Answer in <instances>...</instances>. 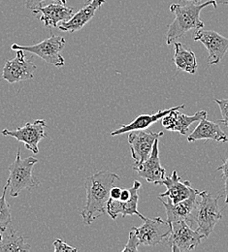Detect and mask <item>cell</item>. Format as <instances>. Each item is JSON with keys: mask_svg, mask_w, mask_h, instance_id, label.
Instances as JSON below:
<instances>
[{"mask_svg": "<svg viewBox=\"0 0 228 252\" xmlns=\"http://www.w3.org/2000/svg\"><path fill=\"white\" fill-rule=\"evenodd\" d=\"M118 180H120L119 175L110 171H101L86 178L87 203L81 213L86 225H91L97 219L107 214L110 191Z\"/></svg>", "mask_w": 228, "mask_h": 252, "instance_id": "1", "label": "cell"}, {"mask_svg": "<svg viewBox=\"0 0 228 252\" xmlns=\"http://www.w3.org/2000/svg\"><path fill=\"white\" fill-rule=\"evenodd\" d=\"M209 5H213L214 8L217 9L218 1L210 0L199 4L192 2L184 6L180 4H172L170 6V11L175 14V20L168 27L166 43L171 45L175 40L184 37L185 34L191 30L203 29L204 23L200 19V13Z\"/></svg>", "mask_w": 228, "mask_h": 252, "instance_id": "2", "label": "cell"}, {"mask_svg": "<svg viewBox=\"0 0 228 252\" xmlns=\"http://www.w3.org/2000/svg\"><path fill=\"white\" fill-rule=\"evenodd\" d=\"M38 161L37 158L33 157L23 159L21 158V149L18 150L16 160L8 167L10 175L6 185L10 189L11 197L16 198L24 189L32 191L40 185L39 181L33 175V167Z\"/></svg>", "mask_w": 228, "mask_h": 252, "instance_id": "3", "label": "cell"}, {"mask_svg": "<svg viewBox=\"0 0 228 252\" xmlns=\"http://www.w3.org/2000/svg\"><path fill=\"white\" fill-rule=\"evenodd\" d=\"M219 198H214L207 191H200L195 212L196 231L205 239L213 232L217 223L222 220L219 209Z\"/></svg>", "mask_w": 228, "mask_h": 252, "instance_id": "4", "label": "cell"}, {"mask_svg": "<svg viewBox=\"0 0 228 252\" xmlns=\"http://www.w3.org/2000/svg\"><path fill=\"white\" fill-rule=\"evenodd\" d=\"M65 47V39L59 35H51L48 39L33 45V46H21L18 44L12 45V50H22L24 52H30L35 56H38L44 62L54 65L57 68H61L65 65V59L62 55Z\"/></svg>", "mask_w": 228, "mask_h": 252, "instance_id": "5", "label": "cell"}, {"mask_svg": "<svg viewBox=\"0 0 228 252\" xmlns=\"http://www.w3.org/2000/svg\"><path fill=\"white\" fill-rule=\"evenodd\" d=\"M170 227L171 232L167 242L172 252H192L201 244L203 237L186 221L173 222Z\"/></svg>", "mask_w": 228, "mask_h": 252, "instance_id": "6", "label": "cell"}, {"mask_svg": "<svg viewBox=\"0 0 228 252\" xmlns=\"http://www.w3.org/2000/svg\"><path fill=\"white\" fill-rule=\"evenodd\" d=\"M46 122L44 120H36L34 123H28L23 127L16 128L15 130L4 129L2 134L6 137H13L19 142L25 144V147L33 152L39 154V143L47 137L45 128Z\"/></svg>", "mask_w": 228, "mask_h": 252, "instance_id": "7", "label": "cell"}, {"mask_svg": "<svg viewBox=\"0 0 228 252\" xmlns=\"http://www.w3.org/2000/svg\"><path fill=\"white\" fill-rule=\"evenodd\" d=\"M144 224L140 227H133L140 245L157 246L165 243L171 232V227L162 218L145 219Z\"/></svg>", "mask_w": 228, "mask_h": 252, "instance_id": "8", "label": "cell"}, {"mask_svg": "<svg viewBox=\"0 0 228 252\" xmlns=\"http://www.w3.org/2000/svg\"><path fill=\"white\" fill-rule=\"evenodd\" d=\"M199 193L175 205L172 204L171 200L168 198L167 201H164L163 198L158 197L165 208L167 214L166 221L169 223V225L176 221L185 220L193 229L196 230L195 212Z\"/></svg>", "mask_w": 228, "mask_h": 252, "instance_id": "9", "label": "cell"}, {"mask_svg": "<svg viewBox=\"0 0 228 252\" xmlns=\"http://www.w3.org/2000/svg\"><path fill=\"white\" fill-rule=\"evenodd\" d=\"M36 69V65L26 58L24 51L17 50L15 59L5 63L2 78L10 84L24 82L34 78Z\"/></svg>", "mask_w": 228, "mask_h": 252, "instance_id": "10", "label": "cell"}, {"mask_svg": "<svg viewBox=\"0 0 228 252\" xmlns=\"http://www.w3.org/2000/svg\"><path fill=\"white\" fill-rule=\"evenodd\" d=\"M163 136V132L153 133L149 131L136 130L129 135V144L131 156L135 161L134 165H139L150 157L156 140Z\"/></svg>", "mask_w": 228, "mask_h": 252, "instance_id": "11", "label": "cell"}, {"mask_svg": "<svg viewBox=\"0 0 228 252\" xmlns=\"http://www.w3.org/2000/svg\"><path fill=\"white\" fill-rule=\"evenodd\" d=\"M194 40L201 42L209 53V65H217L228 50V39L214 31L198 30L194 34Z\"/></svg>", "mask_w": 228, "mask_h": 252, "instance_id": "12", "label": "cell"}, {"mask_svg": "<svg viewBox=\"0 0 228 252\" xmlns=\"http://www.w3.org/2000/svg\"><path fill=\"white\" fill-rule=\"evenodd\" d=\"M159 152V139L156 140L152 153L146 161L139 165H134L133 170L149 183L160 185L166 178V170L163 168L160 160Z\"/></svg>", "mask_w": 228, "mask_h": 252, "instance_id": "13", "label": "cell"}, {"mask_svg": "<svg viewBox=\"0 0 228 252\" xmlns=\"http://www.w3.org/2000/svg\"><path fill=\"white\" fill-rule=\"evenodd\" d=\"M160 185L165 186L167 191L159 195V197L170 199L174 205L200 192L197 189H193L189 181H183L176 171H173L172 175L168 178L166 177Z\"/></svg>", "mask_w": 228, "mask_h": 252, "instance_id": "14", "label": "cell"}, {"mask_svg": "<svg viewBox=\"0 0 228 252\" xmlns=\"http://www.w3.org/2000/svg\"><path fill=\"white\" fill-rule=\"evenodd\" d=\"M133 192L130 199L127 202H121L119 200L110 199L107 205V214L111 217V219L116 220L117 217L121 214L124 218L127 216H138L143 220L146 219L142 214L138 211V201H139V189L142 188L140 182L135 181L132 185Z\"/></svg>", "mask_w": 228, "mask_h": 252, "instance_id": "15", "label": "cell"}, {"mask_svg": "<svg viewBox=\"0 0 228 252\" xmlns=\"http://www.w3.org/2000/svg\"><path fill=\"white\" fill-rule=\"evenodd\" d=\"M33 13H41L39 21H41L46 28H58L59 23L67 22L73 17L74 9L66 7L62 3H51L45 7H42V5L38 6L35 10H33Z\"/></svg>", "mask_w": 228, "mask_h": 252, "instance_id": "16", "label": "cell"}, {"mask_svg": "<svg viewBox=\"0 0 228 252\" xmlns=\"http://www.w3.org/2000/svg\"><path fill=\"white\" fill-rule=\"evenodd\" d=\"M105 2V0H88L85 6L78 13L74 14L69 21L59 25L58 29L70 33L82 30L94 18L96 12Z\"/></svg>", "mask_w": 228, "mask_h": 252, "instance_id": "17", "label": "cell"}, {"mask_svg": "<svg viewBox=\"0 0 228 252\" xmlns=\"http://www.w3.org/2000/svg\"><path fill=\"white\" fill-rule=\"evenodd\" d=\"M205 118H207L206 111H199L194 116H187L180 113L179 110H174L163 117V126L168 131L179 132L181 135H187L190 130V126Z\"/></svg>", "mask_w": 228, "mask_h": 252, "instance_id": "18", "label": "cell"}, {"mask_svg": "<svg viewBox=\"0 0 228 252\" xmlns=\"http://www.w3.org/2000/svg\"><path fill=\"white\" fill-rule=\"evenodd\" d=\"M184 108H185V105H180V106L168 109V110H164V111L161 110V111L151 114V115H141L138 118H136L133 122H131L130 124H129L127 126H122L117 130L113 131L111 133V136L115 137V136H119V135H122L125 133H129L131 131L145 130L152 125H154L155 123H157L159 120L163 119V117L166 116L168 113H170L174 110H182Z\"/></svg>", "mask_w": 228, "mask_h": 252, "instance_id": "19", "label": "cell"}, {"mask_svg": "<svg viewBox=\"0 0 228 252\" xmlns=\"http://www.w3.org/2000/svg\"><path fill=\"white\" fill-rule=\"evenodd\" d=\"M198 140H213L227 143L228 137L217 123L210 122L205 118L200 121L198 126L188 137L189 142H195Z\"/></svg>", "mask_w": 228, "mask_h": 252, "instance_id": "20", "label": "cell"}, {"mask_svg": "<svg viewBox=\"0 0 228 252\" xmlns=\"http://www.w3.org/2000/svg\"><path fill=\"white\" fill-rule=\"evenodd\" d=\"M175 53H174V63L176 65L177 71L187 72L189 74H195L197 71V60L195 53L192 49L187 48L183 44L176 42L174 43Z\"/></svg>", "mask_w": 228, "mask_h": 252, "instance_id": "21", "label": "cell"}, {"mask_svg": "<svg viewBox=\"0 0 228 252\" xmlns=\"http://www.w3.org/2000/svg\"><path fill=\"white\" fill-rule=\"evenodd\" d=\"M2 233V240L0 242V252H30L31 245L26 243V238L17 235L12 225H10Z\"/></svg>", "mask_w": 228, "mask_h": 252, "instance_id": "22", "label": "cell"}, {"mask_svg": "<svg viewBox=\"0 0 228 252\" xmlns=\"http://www.w3.org/2000/svg\"><path fill=\"white\" fill-rule=\"evenodd\" d=\"M7 189L8 186L5 185L2 196L0 197V232L5 231L10 225H12L10 205L6 199Z\"/></svg>", "mask_w": 228, "mask_h": 252, "instance_id": "23", "label": "cell"}, {"mask_svg": "<svg viewBox=\"0 0 228 252\" xmlns=\"http://www.w3.org/2000/svg\"><path fill=\"white\" fill-rule=\"evenodd\" d=\"M140 246L138 237L135 233V231L132 229L130 233V237H129V241L125 247V249L123 250V252H138V247Z\"/></svg>", "mask_w": 228, "mask_h": 252, "instance_id": "24", "label": "cell"}, {"mask_svg": "<svg viewBox=\"0 0 228 252\" xmlns=\"http://www.w3.org/2000/svg\"><path fill=\"white\" fill-rule=\"evenodd\" d=\"M214 101L219 105L223 116V120H221L220 123L228 128V99H214Z\"/></svg>", "mask_w": 228, "mask_h": 252, "instance_id": "25", "label": "cell"}, {"mask_svg": "<svg viewBox=\"0 0 228 252\" xmlns=\"http://www.w3.org/2000/svg\"><path fill=\"white\" fill-rule=\"evenodd\" d=\"M218 171H222L223 172V180L225 183V194H226V204H228V157L223 165H221L220 167H218L217 169Z\"/></svg>", "mask_w": 228, "mask_h": 252, "instance_id": "26", "label": "cell"}, {"mask_svg": "<svg viewBox=\"0 0 228 252\" xmlns=\"http://www.w3.org/2000/svg\"><path fill=\"white\" fill-rule=\"evenodd\" d=\"M53 245H54V247H55V252H78V249L69 246L68 244H66L64 241H62V240H60V239H57V240L53 243Z\"/></svg>", "mask_w": 228, "mask_h": 252, "instance_id": "27", "label": "cell"}, {"mask_svg": "<svg viewBox=\"0 0 228 252\" xmlns=\"http://www.w3.org/2000/svg\"><path fill=\"white\" fill-rule=\"evenodd\" d=\"M43 1H45V0H26V7L33 12V10H35L38 6L41 5V3ZM54 1H57L59 3L66 5V0H54Z\"/></svg>", "mask_w": 228, "mask_h": 252, "instance_id": "28", "label": "cell"}, {"mask_svg": "<svg viewBox=\"0 0 228 252\" xmlns=\"http://www.w3.org/2000/svg\"><path fill=\"white\" fill-rule=\"evenodd\" d=\"M121 192H122V188L119 187H113L110 191V199L113 200H119L120 196H121Z\"/></svg>", "mask_w": 228, "mask_h": 252, "instance_id": "29", "label": "cell"}, {"mask_svg": "<svg viewBox=\"0 0 228 252\" xmlns=\"http://www.w3.org/2000/svg\"><path fill=\"white\" fill-rule=\"evenodd\" d=\"M188 1H192V2H195L196 4H199L202 0H188ZM220 4H228V0H220Z\"/></svg>", "mask_w": 228, "mask_h": 252, "instance_id": "30", "label": "cell"}, {"mask_svg": "<svg viewBox=\"0 0 228 252\" xmlns=\"http://www.w3.org/2000/svg\"><path fill=\"white\" fill-rule=\"evenodd\" d=\"M1 240H2V233L0 232V242H1Z\"/></svg>", "mask_w": 228, "mask_h": 252, "instance_id": "31", "label": "cell"}]
</instances>
